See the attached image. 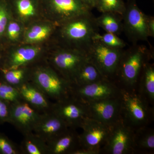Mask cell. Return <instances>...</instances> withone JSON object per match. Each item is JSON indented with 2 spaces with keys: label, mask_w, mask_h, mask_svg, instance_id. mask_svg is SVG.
<instances>
[{
  "label": "cell",
  "mask_w": 154,
  "mask_h": 154,
  "mask_svg": "<svg viewBox=\"0 0 154 154\" xmlns=\"http://www.w3.org/2000/svg\"><path fill=\"white\" fill-rule=\"evenodd\" d=\"M122 117L134 130L146 127L153 118L149 103L134 89L122 88L119 94Z\"/></svg>",
  "instance_id": "5"
},
{
  "label": "cell",
  "mask_w": 154,
  "mask_h": 154,
  "mask_svg": "<svg viewBox=\"0 0 154 154\" xmlns=\"http://www.w3.org/2000/svg\"><path fill=\"white\" fill-rule=\"evenodd\" d=\"M123 50L111 48L94 40L86 52L89 60L96 66L102 75L110 80L115 76Z\"/></svg>",
  "instance_id": "9"
},
{
  "label": "cell",
  "mask_w": 154,
  "mask_h": 154,
  "mask_svg": "<svg viewBox=\"0 0 154 154\" xmlns=\"http://www.w3.org/2000/svg\"><path fill=\"white\" fill-rule=\"evenodd\" d=\"M32 66L14 69H0V79L14 88L19 89L31 80Z\"/></svg>",
  "instance_id": "22"
},
{
  "label": "cell",
  "mask_w": 154,
  "mask_h": 154,
  "mask_svg": "<svg viewBox=\"0 0 154 154\" xmlns=\"http://www.w3.org/2000/svg\"><path fill=\"white\" fill-rule=\"evenodd\" d=\"M30 81L54 102L71 95V84L49 65L45 60L32 66Z\"/></svg>",
  "instance_id": "4"
},
{
  "label": "cell",
  "mask_w": 154,
  "mask_h": 154,
  "mask_svg": "<svg viewBox=\"0 0 154 154\" xmlns=\"http://www.w3.org/2000/svg\"><path fill=\"white\" fill-rule=\"evenodd\" d=\"M42 17L57 26L91 12L82 0H40Z\"/></svg>",
  "instance_id": "7"
},
{
  "label": "cell",
  "mask_w": 154,
  "mask_h": 154,
  "mask_svg": "<svg viewBox=\"0 0 154 154\" xmlns=\"http://www.w3.org/2000/svg\"><path fill=\"white\" fill-rule=\"evenodd\" d=\"M20 146L14 143L6 134L0 132V154H21Z\"/></svg>",
  "instance_id": "32"
},
{
  "label": "cell",
  "mask_w": 154,
  "mask_h": 154,
  "mask_svg": "<svg viewBox=\"0 0 154 154\" xmlns=\"http://www.w3.org/2000/svg\"><path fill=\"white\" fill-rule=\"evenodd\" d=\"M122 14L123 32L132 44L139 41L148 42L147 15L138 7L135 0H127Z\"/></svg>",
  "instance_id": "8"
},
{
  "label": "cell",
  "mask_w": 154,
  "mask_h": 154,
  "mask_svg": "<svg viewBox=\"0 0 154 154\" xmlns=\"http://www.w3.org/2000/svg\"><path fill=\"white\" fill-rule=\"evenodd\" d=\"M98 152L95 151L87 149L82 148L78 149L75 151L73 154H99Z\"/></svg>",
  "instance_id": "35"
},
{
  "label": "cell",
  "mask_w": 154,
  "mask_h": 154,
  "mask_svg": "<svg viewBox=\"0 0 154 154\" xmlns=\"http://www.w3.org/2000/svg\"><path fill=\"white\" fill-rule=\"evenodd\" d=\"M20 146L22 154H48L47 143L34 132L23 135Z\"/></svg>",
  "instance_id": "26"
},
{
  "label": "cell",
  "mask_w": 154,
  "mask_h": 154,
  "mask_svg": "<svg viewBox=\"0 0 154 154\" xmlns=\"http://www.w3.org/2000/svg\"><path fill=\"white\" fill-rule=\"evenodd\" d=\"M21 99L41 113L52 110L54 102L31 81L25 83L18 89Z\"/></svg>",
  "instance_id": "19"
},
{
  "label": "cell",
  "mask_w": 154,
  "mask_h": 154,
  "mask_svg": "<svg viewBox=\"0 0 154 154\" xmlns=\"http://www.w3.org/2000/svg\"><path fill=\"white\" fill-rule=\"evenodd\" d=\"M90 118L112 126L122 117L119 96L114 98L85 102Z\"/></svg>",
  "instance_id": "14"
},
{
  "label": "cell",
  "mask_w": 154,
  "mask_h": 154,
  "mask_svg": "<svg viewBox=\"0 0 154 154\" xmlns=\"http://www.w3.org/2000/svg\"><path fill=\"white\" fill-rule=\"evenodd\" d=\"M57 25L44 18L25 26L22 43L32 45L48 44L52 41Z\"/></svg>",
  "instance_id": "16"
},
{
  "label": "cell",
  "mask_w": 154,
  "mask_h": 154,
  "mask_svg": "<svg viewBox=\"0 0 154 154\" xmlns=\"http://www.w3.org/2000/svg\"><path fill=\"white\" fill-rule=\"evenodd\" d=\"M95 18L90 12L58 25L52 41L62 46L86 51L99 32Z\"/></svg>",
  "instance_id": "1"
},
{
  "label": "cell",
  "mask_w": 154,
  "mask_h": 154,
  "mask_svg": "<svg viewBox=\"0 0 154 154\" xmlns=\"http://www.w3.org/2000/svg\"><path fill=\"white\" fill-rule=\"evenodd\" d=\"M88 60L85 51L62 46L53 41L45 58L46 62L71 85L80 69Z\"/></svg>",
  "instance_id": "3"
},
{
  "label": "cell",
  "mask_w": 154,
  "mask_h": 154,
  "mask_svg": "<svg viewBox=\"0 0 154 154\" xmlns=\"http://www.w3.org/2000/svg\"><path fill=\"white\" fill-rule=\"evenodd\" d=\"M76 129L68 128L47 143L48 154H73L80 146Z\"/></svg>",
  "instance_id": "20"
},
{
  "label": "cell",
  "mask_w": 154,
  "mask_h": 154,
  "mask_svg": "<svg viewBox=\"0 0 154 154\" xmlns=\"http://www.w3.org/2000/svg\"><path fill=\"white\" fill-rule=\"evenodd\" d=\"M125 7L123 0H98L96 8L101 13L114 12L122 15Z\"/></svg>",
  "instance_id": "29"
},
{
  "label": "cell",
  "mask_w": 154,
  "mask_h": 154,
  "mask_svg": "<svg viewBox=\"0 0 154 154\" xmlns=\"http://www.w3.org/2000/svg\"><path fill=\"white\" fill-rule=\"evenodd\" d=\"M111 127L93 119H87L81 127L82 132L79 134L80 148L101 153L110 135Z\"/></svg>",
  "instance_id": "12"
},
{
  "label": "cell",
  "mask_w": 154,
  "mask_h": 154,
  "mask_svg": "<svg viewBox=\"0 0 154 154\" xmlns=\"http://www.w3.org/2000/svg\"><path fill=\"white\" fill-rule=\"evenodd\" d=\"M25 26L13 16L9 20L2 40L5 48L22 43Z\"/></svg>",
  "instance_id": "25"
},
{
  "label": "cell",
  "mask_w": 154,
  "mask_h": 154,
  "mask_svg": "<svg viewBox=\"0 0 154 154\" xmlns=\"http://www.w3.org/2000/svg\"><path fill=\"white\" fill-rule=\"evenodd\" d=\"M11 103L0 99V124L10 122Z\"/></svg>",
  "instance_id": "33"
},
{
  "label": "cell",
  "mask_w": 154,
  "mask_h": 154,
  "mask_svg": "<svg viewBox=\"0 0 154 154\" xmlns=\"http://www.w3.org/2000/svg\"><path fill=\"white\" fill-rule=\"evenodd\" d=\"M105 79L96 66L88 60L80 69L72 85L83 86ZM106 79V78H105Z\"/></svg>",
  "instance_id": "24"
},
{
  "label": "cell",
  "mask_w": 154,
  "mask_h": 154,
  "mask_svg": "<svg viewBox=\"0 0 154 154\" xmlns=\"http://www.w3.org/2000/svg\"><path fill=\"white\" fill-rule=\"evenodd\" d=\"M42 113L23 100L11 104L9 123L14 125L23 135L33 132Z\"/></svg>",
  "instance_id": "15"
},
{
  "label": "cell",
  "mask_w": 154,
  "mask_h": 154,
  "mask_svg": "<svg viewBox=\"0 0 154 154\" xmlns=\"http://www.w3.org/2000/svg\"><path fill=\"white\" fill-rule=\"evenodd\" d=\"M120 89L107 79L83 86L72 85L71 95L85 102L118 97Z\"/></svg>",
  "instance_id": "13"
},
{
  "label": "cell",
  "mask_w": 154,
  "mask_h": 154,
  "mask_svg": "<svg viewBox=\"0 0 154 154\" xmlns=\"http://www.w3.org/2000/svg\"><path fill=\"white\" fill-rule=\"evenodd\" d=\"M66 124L69 128H81L87 119L90 118L85 102L72 95L54 102L52 110Z\"/></svg>",
  "instance_id": "10"
},
{
  "label": "cell",
  "mask_w": 154,
  "mask_h": 154,
  "mask_svg": "<svg viewBox=\"0 0 154 154\" xmlns=\"http://www.w3.org/2000/svg\"><path fill=\"white\" fill-rule=\"evenodd\" d=\"M134 132V130L121 117L111 127L110 135L101 153H133Z\"/></svg>",
  "instance_id": "11"
},
{
  "label": "cell",
  "mask_w": 154,
  "mask_h": 154,
  "mask_svg": "<svg viewBox=\"0 0 154 154\" xmlns=\"http://www.w3.org/2000/svg\"><path fill=\"white\" fill-rule=\"evenodd\" d=\"M2 53H0V69L2 66Z\"/></svg>",
  "instance_id": "37"
},
{
  "label": "cell",
  "mask_w": 154,
  "mask_h": 154,
  "mask_svg": "<svg viewBox=\"0 0 154 154\" xmlns=\"http://www.w3.org/2000/svg\"><path fill=\"white\" fill-rule=\"evenodd\" d=\"M96 17V22L99 28L105 32L120 35L123 32L122 15L114 12H105Z\"/></svg>",
  "instance_id": "23"
},
{
  "label": "cell",
  "mask_w": 154,
  "mask_h": 154,
  "mask_svg": "<svg viewBox=\"0 0 154 154\" xmlns=\"http://www.w3.org/2000/svg\"><path fill=\"white\" fill-rule=\"evenodd\" d=\"M147 25L149 37H154V17L147 15Z\"/></svg>",
  "instance_id": "34"
},
{
  "label": "cell",
  "mask_w": 154,
  "mask_h": 154,
  "mask_svg": "<svg viewBox=\"0 0 154 154\" xmlns=\"http://www.w3.org/2000/svg\"><path fill=\"white\" fill-rule=\"evenodd\" d=\"M12 16L25 26L43 18L40 0H7Z\"/></svg>",
  "instance_id": "18"
},
{
  "label": "cell",
  "mask_w": 154,
  "mask_h": 154,
  "mask_svg": "<svg viewBox=\"0 0 154 154\" xmlns=\"http://www.w3.org/2000/svg\"><path fill=\"white\" fill-rule=\"evenodd\" d=\"M134 152H153L154 131L146 127L134 130Z\"/></svg>",
  "instance_id": "27"
},
{
  "label": "cell",
  "mask_w": 154,
  "mask_h": 154,
  "mask_svg": "<svg viewBox=\"0 0 154 154\" xmlns=\"http://www.w3.org/2000/svg\"><path fill=\"white\" fill-rule=\"evenodd\" d=\"M0 99L10 103H14L22 99L17 88L6 83L0 79Z\"/></svg>",
  "instance_id": "30"
},
{
  "label": "cell",
  "mask_w": 154,
  "mask_h": 154,
  "mask_svg": "<svg viewBox=\"0 0 154 154\" xmlns=\"http://www.w3.org/2000/svg\"><path fill=\"white\" fill-rule=\"evenodd\" d=\"M138 93L153 105L154 102V65L150 62L144 66L141 72L137 85Z\"/></svg>",
  "instance_id": "21"
},
{
  "label": "cell",
  "mask_w": 154,
  "mask_h": 154,
  "mask_svg": "<svg viewBox=\"0 0 154 154\" xmlns=\"http://www.w3.org/2000/svg\"><path fill=\"white\" fill-rule=\"evenodd\" d=\"M153 57L152 51L146 45L132 44L122 51L115 76L126 88L134 89L144 66Z\"/></svg>",
  "instance_id": "2"
},
{
  "label": "cell",
  "mask_w": 154,
  "mask_h": 154,
  "mask_svg": "<svg viewBox=\"0 0 154 154\" xmlns=\"http://www.w3.org/2000/svg\"><path fill=\"white\" fill-rule=\"evenodd\" d=\"M69 128L52 111L42 113L33 132L48 143Z\"/></svg>",
  "instance_id": "17"
},
{
  "label": "cell",
  "mask_w": 154,
  "mask_h": 154,
  "mask_svg": "<svg viewBox=\"0 0 154 154\" xmlns=\"http://www.w3.org/2000/svg\"><path fill=\"white\" fill-rule=\"evenodd\" d=\"M11 17L12 14L7 0H0V42L2 40Z\"/></svg>",
  "instance_id": "31"
},
{
  "label": "cell",
  "mask_w": 154,
  "mask_h": 154,
  "mask_svg": "<svg viewBox=\"0 0 154 154\" xmlns=\"http://www.w3.org/2000/svg\"><path fill=\"white\" fill-rule=\"evenodd\" d=\"M82 2L87 7L92 10L94 8H96L98 0H82Z\"/></svg>",
  "instance_id": "36"
},
{
  "label": "cell",
  "mask_w": 154,
  "mask_h": 154,
  "mask_svg": "<svg viewBox=\"0 0 154 154\" xmlns=\"http://www.w3.org/2000/svg\"><path fill=\"white\" fill-rule=\"evenodd\" d=\"M50 43L46 45L21 43L6 48L2 53L1 69L33 66L45 60Z\"/></svg>",
  "instance_id": "6"
},
{
  "label": "cell",
  "mask_w": 154,
  "mask_h": 154,
  "mask_svg": "<svg viewBox=\"0 0 154 154\" xmlns=\"http://www.w3.org/2000/svg\"><path fill=\"white\" fill-rule=\"evenodd\" d=\"M93 39L99 41L107 47L115 49L123 50L126 46V43L118 35L114 33L105 32L100 34L96 33Z\"/></svg>",
  "instance_id": "28"
}]
</instances>
